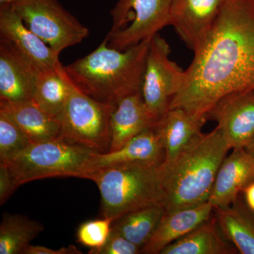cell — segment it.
<instances>
[{"mask_svg": "<svg viewBox=\"0 0 254 254\" xmlns=\"http://www.w3.org/2000/svg\"><path fill=\"white\" fill-rule=\"evenodd\" d=\"M254 91V0H226L170 109L206 116L222 97Z\"/></svg>", "mask_w": 254, "mask_h": 254, "instance_id": "cell-1", "label": "cell"}, {"mask_svg": "<svg viewBox=\"0 0 254 254\" xmlns=\"http://www.w3.org/2000/svg\"><path fill=\"white\" fill-rule=\"evenodd\" d=\"M150 39L119 50L109 46L105 37L96 49L64 69L80 91L94 99L117 104L127 95L141 91Z\"/></svg>", "mask_w": 254, "mask_h": 254, "instance_id": "cell-2", "label": "cell"}, {"mask_svg": "<svg viewBox=\"0 0 254 254\" xmlns=\"http://www.w3.org/2000/svg\"><path fill=\"white\" fill-rule=\"evenodd\" d=\"M230 149L216 127L197 135L170 165L160 167L166 212L208 201L219 168Z\"/></svg>", "mask_w": 254, "mask_h": 254, "instance_id": "cell-3", "label": "cell"}, {"mask_svg": "<svg viewBox=\"0 0 254 254\" xmlns=\"http://www.w3.org/2000/svg\"><path fill=\"white\" fill-rule=\"evenodd\" d=\"M101 197L102 215L114 222L125 214L150 205H164L165 193L159 165L130 163L93 172Z\"/></svg>", "mask_w": 254, "mask_h": 254, "instance_id": "cell-4", "label": "cell"}, {"mask_svg": "<svg viewBox=\"0 0 254 254\" xmlns=\"http://www.w3.org/2000/svg\"><path fill=\"white\" fill-rule=\"evenodd\" d=\"M95 152L64 140L33 142L4 163L15 188L42 179L73 177L86 179L87 163ZM1 161V160H0Z\"/></svg>", "mask_w": 254, "mask_h": 254, "instance_id": "cell-5", "label": "cell"}, {"mask_svg": "<svg viewBox=\"0 0 254 254\" xmlns=\"http://www.w3.org/2000/svg\"><path fill=\"white\" fill-rule=\"evenodd\" d=\"M115 105L94 99L70 81L67 100L60 117V138L95 153L110 151V122Z\"/></svg>", "mask_w": 254, "mask_h": 254, "instance_id": "cell-6", "label": "cell"}, {"mask_svg": "<svg viewBox=\"0 0 254 254\" xmlns=\"http://www.w3.org/2000/svg\"><path fill=\"white\" fill-rule=\"evenodd\" d=\"M173 0H118L110 15L108 45L119 50L151 38L169 26Z\"/></svg>", "mask_w": 254, "mask_h": 254, "instance_id": "cell-7", "label": "cell"}, {"mask_svg": "<svg viewBox=\"0 0 254 254\" xmlns=\"http://www.w3.org/2000/svg\"><path fill=\"white\" fill-rule=\"evenodd\" d=\"M12 6L27 27L58 54L89 35L88 28L58 0H21Z\"/></svg>", "mask_w": 254, "mask_h": 254, "instance_id": "cell-8", "label": "cell"}, {"mask_svg": "<svg viewBox=\"0 0 254 254\" xmlns=\"http://www.w3.org/2000/svg\"><path fill=\"white\" fill-rule=\"evenodd\" d=\"M170 46L155 34L150 39L141 95L152 122L158 123L170 109V102L183 85L185 71L170 59Z\"/></svg>", "mask_w": 254, "mask_h": 254, "instance_id": "cell-9", "label": "cell"}, {"mask_svg": "<svg viewBox=\"0 0 254 254\" xmlns=\"http://www.w3.org/2000/svg\"><path fill=\"white\" fill-rule=\"evenodd\" d=\"M206 117L218 124L217 128L231 149L245 148L254 137V91L222 97Z\"/></svg>", "mask_w": 254, "mask_h": 254, "instance_id": "cell-10", "label": "cell"}, {"mask_svg": "<svg viewBox=\"0 0 254 254\" xmlns=\"http://www.w3.org/2000/svg\"><path fill=\"white\" fill-rule=\"evenodd\" d=\"M226 0H173L169 26L193 52L198 51Z\"/></svg>", "mask_w": 254, "mask_h": 254, "instance_id": "cell-11", "label": "cell"}, {"mask_svg": "<svg viewBox=\"0 0 254 254\" xmlns=\"http://www.w3.org/2000/svg\"><path fill=\"white\" fill-rule=\"evenodd\" d=\"M39 71L11 42L0 36V100H32Z\"/></svg>", "mask_w": 254, "mask_h": 254, "instance_id": "cell-12", "label": "cell"}, {"mask_svg": "<svg viewBox=\"0 0 254 254\" xmlns=\"http://www.w3.org/2000/svg\"><path fill=\"white\" fill-rule=\"evenodd\" d=\"M0 36L11 42L39 70L61 64L60 55L27 27L12 4L0 5Z\"/></svg>", "mask_w": 254, "mask_h": 254, "instance_id": "cell-13", "label": "cell"}, {"mask_svg": "<svg viewBox=\"0 0 254 254\" xmlns=\"http://www.w3.org/2000/svg\"><path fill=\"white\" fill-rule=\"evenodd\" d=\"M225 157L215 178L208 202L213 208L232 204L246 187L254 182V157L245 148L232 149Z\"/></svg>", "mask_w": 254, "mask_h": 254, "instance_id": "cell-14", "label": "cell"}, {"mask_svg": "<svg viewBox=\"0 0 254 254\" xmlns=\"http://www.w3.org/2000/svg\"><path fill=\"white\" fill-rule=\"evenodd\" d=\"M165 151L154 128L142 132L118 150L93 153L87 163L86 179L89 174L115 165L147 163L161 166Z\"/></svg>", "mask_w": 254, "mask_h": 254, "instance_id": "cell-15", "label": "cell"}, {"mask_svg": "<svg viewBox=\"0 0 254 254\" xmlns=\"http://www.w3.org/2000/svg\"><path fill=\"white\" fill-rule=\"evenodd\" d=\"M207 120L206 116H197L181 108L169 109L153 128L165 151V159L160 167L170 165L201 133Z\"/></svg>", "mask_w": 254, "mask_h": 254, "instance_id": "cell-16", "label": "cell"}, {"mask_svg": "<svg viewBox=\"0 0 254 254\" xmlns=\"http://www.w3.org/2000/svg\"><path fill=\"white\" fill-rule=\"evenodd\" d=\"M213 206L208 201L175 210L165 212L156 230L146 245L142 249V254H160L170 244L176 242L213 215Z\"/></svg>", "mask_w": 254, "mask_h": 254, "instance_id": "cell-17", "label": "cell"}, {"mask_svg": "<svg viewBox=\"0 0 254 254\" xmlns=\"http://www.w3.org/2000/svg\"><path fill=\"white\" fill-rule=\"evenodd\" d=\"M111 146L118 150L133 137L154 128L142 98L141 91L127 95L119 100L112 114Z\"/></svg>", "mask_w": 254, "mask_h": 254, "instance_id": "cell-18", "label": "cell"}, {"mask_svg": "<svg viewBox=\"0 0 254 254\" xmlns=\"http://www.w3.org/2000/svg\"><path fill=\"white\" fill-rule=\"evenodd\" d=\"M0 109L4 110L33 142L59 138L61 123L43 111L32 100L9 102L0 100Z\"/></svg>", "mask_w": 254, "mask_h": 254, "instance_id": "cell-19", "label": "cell"}, {"mask_svg": "<svg viewBox=\"0 0 254 254\" xmlns=\"http://www.w3.org/2000/svg\"><path fill=\"white\" fill-rule=\"evenodd\" d=\"M235 246L222 235L215 215L170 244L160 254H235Z\"/></svg>", "mask_w": 254, "mask_h": 254, "instance_id": "cell-20", "label": "cell"}, {"mask_svg": "<svg viewBox=\"0 0 254 254\" xmlns=\"http://www.w3.org/2000/svg\"><path fill=\"white\" fill-rule=\"evenodd\" d=\"M219 229L242 254H254V213L237 199L224 208H214Z\"/></svg>", "mask_w": 254, "mask_h": 254, "instance_id": "cell-21", "label": "cell"}, {"mask_svg": "<svg viewBox=\"0 0 254 254\" xmlns=\"http://www.w3.org/2000/svg\"><path fill=\"white\" fill-rule=\"evenodd\" d=\"M69 86V78L62 64L57 67L40 70L32 100L43 111L60 120Z\"/></svg>", "mask_w": 254, "mask_h": 254, "instance_id": "cell-22", "label": "cell"}, {"mask_svg": "<svg viewBox=\"0 0 254 254\" xmlns=\"http://www.w3.org/2000/svg\"><path fill=\"white\" fill-rule=\"evenodd\" d=\"M166 210L163 205L137 209L113 222L112 230L143 249L151 238Z\"/></svg>", "mask_w": 254, "mask_h": 254, "instance_id": "cell-23", "label": "cell"}, {"mask_svg": "<svg viewBox=\"0 0 254 254\" xmlns=\"http://www.w3.org/2000/svg\"><path fill=\"white\" fill-rule=\"evenodd\" d=\"M43 230L41 222L23 215L5 214L0 225V254H23Z\"/></svg>", "mask_w": 254, "mask_h": 254, "instance_id": "cell-24", "label": "cell"}, {"mask_svg": "<svg viewBox=\"0 0 254 254\" xmlns=\"http://www.w3.org/2000/svg\"><path fill=\"white\" fill-rule=\"evenodd\" d=\"M32 143L9 114L0 109V160H8Z\"/></svg>", "mask_w": 254, "mask_h": 254, "instance_id": "cell-25", "label": "cell"}, {"mask_svg": "<svg viewBox=\"0 0 254 254\" xmlns=\"http://www.w3.org/2000/svg\"><path fill=\"white\" fill-rule=\"evenodd\" d=\"M113 222V219L104 217L83 222L76 231L78 242L91 249L89 254H95L105 245L109 238Z\"/></svg>", "mask_w": 254, "mask_h": 254, "instance_id": "cell-26", "label": "cell"}, {"mask_svg": "<svg viewBox=\"0 0 254 254\" xmlns=\"http://www.w3.org/2000/svg\"><path fill=\"white\" fill-rule=\"evenodd\" d=\"M141 248L112 230L105 245L95 254H138Z\"/></svg>", "mask_w": 254, "mask_h": 254, "instance_id": "cell-27", "label": "cell"}, {"mask_svg": "<svg viewBox=\"0 0 254 254\" xmlns=\"http://www.w3.org/2000/svg\"><path fill=\"white\" fill-rule=\"evenodd\" d=\"M16 190L7 165L0 161V205H4Z\"/></svg>", "mask_w": 254, "mask_h": 254, "instance_id": "cell-28", "label": "cell"}, {"mask_svg": "<svg viewBox=\"0 0 254 254\" xmlns=\"http://www.w3.org/2000/svg\"><path fill=\"white\" fill-rule=\"evenodd\" d=\"M81 252L75 246L62 247L60 250H52L44 246L29 245L23 251V254H81Z\"/></svg>", "mask_w": 254, "mask_h": 254, "instance_id": "cell-29", "label": "cell"}, {"mask_svg": "<svg viewBox=\"0 0 254 254\" xmlns=\"http://www.w3.org/2000/svg\"><path fill=\"white\" fill-rule=\"evenodd\" d=\"M247 206L254 213V182L243 190Z\"/></svg>", "mask_w": 254, "mask_h": 254, "instance_id": "cell-30", "label": "cell"}, {"mask_svg": "<svg viewBox=\"0 0 254 254\" xmlns=\"http://www.w3.org/2000/svg\"><path fill=\"white\" fill-rule=\"evenodd\" d=\"M245 149L254 157V137L252 138V141H250L248 145L246 147Z\"/></svg>", "mask_w": 254, "mask_h": 254, "instance_id": "cell-31", "label": "cell"}, {"mask_svg": "<svg viewBox=\"0 0 254 254\" xmlns=\"http://www.w3.org/2000/svg\"><path fill=\"white\" fill-rule=\"evenodd\" d=\"M18 1H21V0H0V5L12 4Z\"/></svg>", "mask_w": 254, "mask_h": 254, "instance_id": "cell-32", "label": "cell"}]
</instances>
